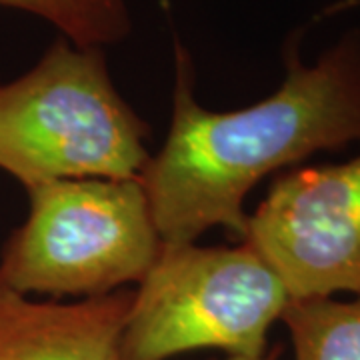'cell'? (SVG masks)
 I'll list each match as a JSON object with an SVG mask.
<instances>
[{"instance_id": "6da1fadb", "label": "cell", "mask_w": 360, "mask_h": 360, "mask_svg": "<svg viewBox=\"0 0 360 360\" xmlns=\"http://www.w3.org/2000/svg\"><path fill=\"white\" fill-rule=\"evenodd\" d=\"M350 142H360V30L314 65L300 60L296 44L288 46L281 89L231 112L196 103L191 56L176 44L170 132L139 180L162 245H191L214 226L245 240V198L260 180Z\"/></svg>"}, {"instance_id": "9c48e42d", "label": "cell", "mask_w": 360, "mask_h": 360, "mask_svg": "<svg viewBox=\"0 0 360 360\" xmlns=\"http://www.w3.org/2000/svg\"><path fill=\"white\" fill-rule=\"evenodd\" d=\"M224 360H276V354H260V356H229Z\"/></svg>"}, {"instance_id": "5b68a950", "label": "cell", "mask_w": 360, "mask_h": 360, "mask_svg": "<svg viewBox=\"0 0 360 360\" xmlns=\"http://www.w3.org/2000/svg\"><path fill=\"white\" fill-rule=\"evenodd\" d=\"M248 243L292 300L360 292V156L290 170L248 217Z\"/></svg>"}, {"instance_id": "3957f363", "label": "cell", "mask_w": 360, "mask_h": 360, "mask_svg": "<svg viewBox=\"0 0 360 360\" xmlns=\"http://www.w3.org/2000/svg\"><path fill=\"white\" fill-rule=\"evenodd\" d=\"M28 198V219L0 255V286L18 295H110L141 283L160 252L139 179L46 182Z\"/></svg>"}, {"instance_id": "8992f818", "label": "cell", "mask_w": 360, "mask_h": 360, "mask_svg": "<svg viewBox=\"0 0 360 360\" xmlns=\"http://www.w3.org/2000/svg\"><path fill=\"white\" fill-rule=\"evenodd\" d=\"M132 292L39 302L0 286V360H124Z\"/></svg>"}, {"instance_id": "ba28073f", "label": "cell", "mask_w": 360, "mask_h": 360, "mask_svg": "<svg viewBox=\"0 0 360 360\" xmlns=\"http://www.w3.org/2000/svg\"><path fill=\"white\" fill-rule=\"evenodd\" d=\"M0 6L49 20L78 49H103L132 28L124 0H0Z\"/></svg>"}, {"instance_id": "7a4b0ae2", "label": "cell", "mask_w": 360, "mask_h": 360, "mask_svg": "<svg viewBox=\"0 0 360 360\" xmlns=\"http://www.w3.org/2000/svg\"><path fill=\"white\" fill-rule=\"evenodd\" d=\"M146 136L103 49L56 40L26 75L0 84V168L26 191L58 180L141 179Z\"/></svg>"}, {"instance_id": "52a82bcc", "label": "cell", "mask_w": 360, "mask_h": 360, "mask_svg": "<svg viewBox=\"0 0 360 360\" xmlns=\"http://www.w3.org/2000/svg\"><path fill=\"white\" fill-rule=\"evenodd\" d=\"M295 360H360V292L290 300L283 312Z\"/></svg>"}, {"instance_id": "277c9868", "label": "cell", "mask_w": 360, "mask_h": 360, "mask_svg": "<svg viewBox=\"0 0 360 360\" xmlns=\"http://www.w3.org/2000/svg\"><path fill=\"white\" fill-rule=\"evenodd\" d=\"M139 284L122 335L124 360H168L198 348L260 356L272 322L292 300L248 243L162 245Z\"/></svg>"}]
</instances>
